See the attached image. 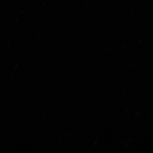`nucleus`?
Wrapping results in <instances>:
<instances>
[]
</instances>
